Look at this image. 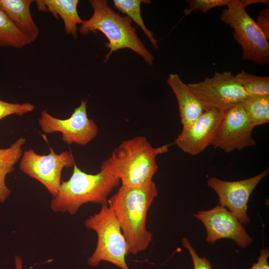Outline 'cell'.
Listing matches in <instances>:
<instances>
[{
    "label": "cell",
    "mask_w": 269,
    "mask_h": 269,
    "mask_svg": "<svg viewBox=\"0 0 269 269\" xmlns=\"http://www.w3.org/2000/svg\"><path fill=\"white\" fill-rule=\"evenodd\" d=\"M84 225L97 235L96 249L87 260L90 266L96 267L105 261L121 269H130L126 262L129 254L127 243L108 204L101 205L99 212L86 219Z\"/></svg>",
    "instance_id": "obj_5"
},
{
    "label": "cell",
    "mask_w": 269,
    "mask_h": 269,
    "mask_svg": "<svg viewBox=\"0 0 269 269\" xmlns=\"http://www.w3.org/2000/svg\"><path fill=\"white\" fill-rule=\"evenodd\" d=\"M224 113L215 109L206 110L195 121L183 127L174 143L186 153L199 154L212 145Z\"/></svg>",
    "instance_id": "obj_13"
},
{
    "label": "cell",
    "mask_w": 269,
    "mask_h": 269,
    "mask_svg": "<svg viewBox=\"0 0 269 269\" xmlns=\"http://www.w3.org/2000/svg\"><path fill=\"white\" fill-rule=\"evenodd\" d=\"M235 77L249 97L269 95V76H258L242 70Z\"/></svg>",
    "instance_id": "obj_21"
},
{
    "label": "cell",
    "mask_w": 269,
    "mask_h": 269,
    "mask_svg": "<svg viewBox=\"0 0 269 269\" xmlns=\"http://www.w3.org/2000/svg\"><path fill=\"white\" fill-rule=\"evenodd\" d=\"M182 242L183 247L187 249L190 253L193 261L194 269H212L211 264L208 260L198 256L188 239L183 238Z\"/></svg>",
    "instance_id": "obj_24"
},
{
    "label": "cell",
    "mask_w": 269,
    "mask_h": 269,
    "mask_svg": "<svg viewBox=\"0 0 269 269\" xmlns=\"http://www.w3.org/2000/svg\"><path fill=\"white\" fill-rule=\"evenodd\" d=\"M35 106L30 103H10L0 99V120L10 115L21 116L32 112Z\"/></svg>",
    "instance_id": "obj_22"
},
{
    "label": "cell",
    "mask_w": 269,
    "mask_h": 269,
    "mask_svg": "<svg viewBox=\"0 0 269 269\" xmlns=\"http://www.w3.org/2000/svg\"><path fill=\"white\" fill-rule=\"evenodd\" d=\"M240 2L244 8L248 5L259 3L268 4V6H269V0H240Z\"/></svg>",
    "instance_id": "obj_27"
},
{
    "label": "cell",
    "mask_w": 269,
    "mask_h": 269,
    "mask_svg": "<svg viewBox=\"0 0 269 269\" xmlns=\"http://www.w3.org/2000/svg\"><path fill=\"white\" fill-rule=\"evenodd\" d=\"M72 154L67 150L56 153L50 147L46 155L36 153L32 149L23 152L19 164V169L41 183L54 196L61 183V174L64 168L73 166Z\"/></svg>",
    "instance_id": "obj_8"
},
{
    "label": "cell",
    "mask_w": 269,
    "mask_h": 269,
    "mask_svg": "<svg viewBox=\"0 0 269 269\" xmlns=\"http://www.w3.org/2000/svg\"><path fill=\"white\" fill-rule=\"evenodd\" d=\"M34 2L39 11L49 12L55 18L60 17L63 21L66 33L77 38V25L83 21L77 11L78 0H36Z\"/></svg>",
    "instance_id": "obj_15"
},
{
    "label": "cell",
    "mask_w": 269,
    "mask_h": 269,
    "mask_svg": "<svg viewBox=\"0 0 269 269\" xmlns=\"http://www.w3.org/2000/svg\"><path fill=\"white\" fill-rule=\"evenodd\" d=\"M256 22L266 37L269 39V7L264 8L258 14Z\"/></svg>",
    "instance_id": "obj_25"
},
{
    "label": "cell",
    "mask_w": 269,
    "mask_h": 269,
    "mask_svg": "<svg viewBox=\"0 0 269 269\" xmlns=\"http://www.w3.org/2000/svg\"><path fill=\"white\" fill-rule=\"evenodd\" d=\"M269 257V248H263L260 252L258 262L254 263L251 269H269L268 259Z\"/></svg>",
    "instance_id": "obj_26"
},
{
    "label": "cell",
    "mask_w": 269,
    "mask_h": 269,
    "mask_svg": "<svg viewBox=\"0 0 269 269\" xmlns=\"http://www.w3.org/2000/svg\"><path fill=\"white\" fill-rule=\"evenodd\" d=\"M158 194L151 181L137 186H121L108 200L128 246L129 253L136 255L145 251L152 235L146 228L148 210Z\"/></svg>",
    "instance_id": "obj_1"
},
{
    "label": "cell",
    "mask_w": 269,
    "mask_h": 269,
    "mask_svg": "<svg viewBox=\"0 0 269 269\" xmlns=\"http://www.w3.org/2000/svg\"><path fill=\"white\" fill-rule=\"evenodd\" d=\"M33 2V0H0V8L32 42L39 34V28L30 12V6Z\"/></svg>",
    "instance_id": "obj_16"
},
{
    "label": "cell",
    "mask_w": 269,
    "mask_h": 269,
    "mask_svg": "<svg viewBox=\"0 0 269 269\" xmlns=\"http://www.w3.org/2000/svg\"><path fill=\"white\" fill-rule=\"evenodd\" d=\"M25 141V138L20 137L9 147L0 148V203L4 202L11 193L5 183V178L14 170L15 165L20 159Z\"/></svg>",
    "instance_id": "obj_17"
},
{
    "label": "cell",
    "mask_w": 269,
    "mask_h": 269,
    "mask_svg": "<svg viewBox=\"0 0 269 269\" xmlns=\"http://www.w3.org/2000/svg\"><path fill=\"white\" fill-rule=\"evenodd\" d=\"M193 216L204 225L208 243L228 238L239 247L246 248L253 241L237 217L225 207L218 205L210 210L198 211Z\"/></svg>",
    "instance_id": "obj_12"
},
{
    "label": "cell",
    "mask_w": 269,
    "mask_h": 269,
    "mask_svg": "<svg viewBox=\"0 0 269 269\" xmlns=\"http://www.w3.org/2000/svg\"><path fill=\"white\" fill-rule=\"evenodd\" d=\"M120 182L101 166L97 173L89 174L75 163L71 177L61 181L57 194L52 196L50 207L55 212L75 215L84 204H107L109 196Z\"/></svg>",
    "instance_id": "obj_3"
},
{
    "label": "cell",
    "mask_w": 269,
    "mask_h": 269,
    "mask_svg": "<svg viewBox=\"0 0 269 269\" xmlns=\"http://www.w3.org/2000/svg\"><path fill=\"white\" fill-rule=\"evenodd\" d=\"M231 0H188L186 2L189 5L186 14L191 12L200 11L206 12L211 9L227 6Z\"/></svg>",
    "instance_id": "obj_23"
},
{
    "label": "cell",
    "mask_w": 269,
    "mask_h": 269,
    "mask_svg": "<svg viewBox=\"0 0 269 269\" xmlns=\"http://www.w3.org/2000/svg\"><path fill=\"white\" fill-rule=\"evenodd\" d=\"M167 83L177 100L179 115L183 127H185L197 119L205 109L188 85L185 84L177 74H170Z\"/></svg>",
    "instance_id": "obj_14"
},
{
    "label": "cell",
    "mask_w": 269,
    "mask_h": 269,
    "mask_svg": "<svg viewBox=\"0 0 269 269\" xmlns=\"http://www.w3.org/2000/svg\"><path fill=\"white\" fill-rule=\"evenodd\" d=\"M171 144L154 148L146 137L136 136L122 141L101 166L119 178L123 186H140L152 181L158 169L156 156L166 152Z\"/></svg>",
    "instance_id": "obj_2"
},
{
    "label": "cell",
    "mask_w": 269,
    "mask_h": 269,
    "mask_svg": "<svg viewBox=\"0 0 269 269\" xmlns=\"http://www.w3.org/2000/svg\"><path fill=\"white\" fill-rule=\"evenodd\" d=\"M93 9L92 16L83 20L79 28L81 35L90 32H102L109 40L105 46L110 49L104 61L106 62L113 52L129 48L139 55L149 65H152L154 57L145 47L132 25V20L128 16H121L115 12L105 0L89 1Z\"/></svg>",
    "instance_id": "obj_4"
},
{
    "label": "cell",
    "mask_w": 269,
    "mask_h": 269,
    "mask_svg": "<svg viewBox=\"0 0 269 269\" xmlns=\"http://www.w3.org/2000/svg\"><path fill=\"white\" fill-rule=\"evenodd\" d=\"M114 6L122 13H126L134 20L147 36L154 48L157 49V41L153 37V33L147 28L141 16L140 4L150 3L149 0H114Z\"/></svg>",
    "instance_id": "obj_19"
},
{
    "label": "cell",
    "mask_w": 269,
    "mask_h": 269,
    "mask_svg": "<svg viewBox=\"0 0 269 269\" xmlns=\"http://www.w3.org/2000/svg\"><path fill=\"white\" fill-rule=\"evenodd\" d=\"M269 172L268 168L253 177L235 181L211 177L207 180V185L217 194L219 205L228 208L242 224L246 225L250 222L247 214L249 197L258 184Z\"/></svg>",
    "instance_id": "obj_11"
},
{
    "label": "cell",
    "mask_w": 269,
    "mask_h": 269,
    "mask_svg": "<svg viewBox=\"0 0 269 269\" xmlns=\"http://www.w3.org/2000/svg\"><path fill=\"white\" fill-rule=\"evenodd\" d=\"M32 42L31 40L16 27L0 8V46L18 49Z\"/></svg>",
    "instance_id": "obj_18"
},
{
    "label": "cell",
    "mask_w": 269,
    "mask_h": 269,
    "mask_svg": "<svg viewBox=\"0 0 269 269\" xmlns=\"http://www.w3.org/2000/svg\"><path fill=\"white\" fill-rule=\"evenodd\" d=\"M247 116L255 127L269 122V95L248 97L243 102Z\"/></svg>",
    "instance_id": "obj_20"
},
{
    "label": "cell",
    "mask_w": 269,
    "mask_h": 269,
    "mask_svg": "<svg viewBox=\"0 0 269 269\" xmlns=\"http://www.w3.org/2000/svg\"><path fill=\"white\" fill-rule=\"evenodd\" d=\"M187 85L206 110L215 109L225 112L249 97L230 71L215 72L212 77Z\"/></svg>",
    "instance_id": "obj_7"
},
{
    "label": "cell",
    "mask_w": 269,
    "mask_h": 269,
    "mask_svg": "<svg viewBox=\"0 0 269 269\" xmlns=\"http://www.w3.org/2000/svg\"><path fill=\"white\" fill-rule=\"evenodd\" d=\"M38 124L42 131L46 134L60 133L62 140L68 144L87 145L98 133L96 123L88 117L87 102L84 100L74 109L71 116L66 119L55 118L43 110L41 112Z\"/></svg>",
    "instance_id": "obj_9"
},
{
    "label": "cell",
    "mask_w": 269,
    "mask_h": 269,
    "mask_svg": "<svg viewBox=\"0 0 269 269\" xmlns=\"http://www.w3.org/2000/svg\"><path fill=\"white\" fill-rule=\"evenodd\" d=\"M254 128L243 102L239 103L224 112L212 145L226 152L253 146L256 144L252 136Z\"/></svg>",
    "instance_id": "obj_10"
},
{
    "label": "cell",
    "mask_w": 269,
    "mask_h": 269,
    "mask_svg": "<svg viewBox=\"0 0 269 269\" xmlns=\"http://www.w3.org/2000/svg\"><path fill=\"white\" fill-rule=\"evenodd\" d=\"M220 19L234 30L233 37L241 46L242 58L254 64H269V42L239 0H231Z\"/></svg>",
    "instance_id": "obj_6"
},
{
    "label": "cell",
    "mask_w": 269,
    "mask_h": 269,
    "mask_svg": "<svg viewBox=\"0 0 269 269\" xmlns=\"http://www.w3.org/2000/svg\"><path fill=\"white\" fill-rule=\"evenodd\" d=\"M15 266L16 269H22V259L18 256H15Z\"/></svg>",
    "instance_id": "obj_28"
}]
</instances>
